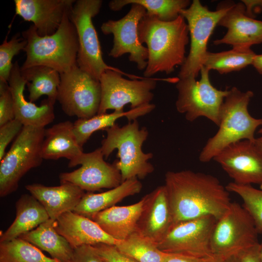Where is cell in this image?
I'll list each match as a JSON object with an SVG mask.
<instances>
[{"label":"cell","instance_id":"obj_1","mask_svg":"<svg viewBox=\"0 0 262 262\" xmlns=\"http://www.w3.org/2000/svg\"><path fill=\"white\" fill-rule=\"evenodd\" d=\"M164 185L173 225L206 215L218 220L231 202L226 186L210 174L190 170L168 171Z\"/></svg>","mask_w":262,"mask_h":262},{"label":"cell","instance_id":"obj_2","mask_svg":"<svg viewBox=\"0 0 262 262\" xmlns=\"http://www.w3.org/2000/svg\"><path fill=\"white\" fill-rule=\"evenodd\" d=\"M189 29L184 17L164 21L147 13L139 21L138 36L148 50L147 64L144 71L145 78L158 72L172 73L178 66H182L189 43Z\"/></svg>","mask_w":262,"mask_h":262},{"label":"cell","instance_id":"obj_3","mask_svg":"<svg viewBox=\"0 0 262 262\" xmlns=\"http://www.w3.org/2000/svg\"><path fill=\"white\" fill-rule=\"evenodd\" d=\"M72 7L65 12L54 33L40 36L33 24L22 33L27 45L23 50L26 58L20 67L21 70L43 66L61 74L77 64L79 42L76 30L70 18Z\"/></svg>","mask_w":262,"mask_h":262},{"label":"cell","instance_id":"obj_4","mask_svg":"<svg viewBox=\"0 0 262 262\" xmlns=\"http://www.w3.org/2000/svg\"><path fill=\"white\" fill-rule=\"evenodd\" d=\"M253 95L250 90L243 92L235 87L229 89L221 108L218 130L203 147L199 156L201 162L211 161L235 142H255V133L262 126V118H254L249 113L248 104Z\"/></svg>","mask_w":262,"mask_h":262},{"label":"cell","instance_id":"obj_5","mask_svg":"<svg viewBox=\"0 0 262 262\" xmlns=\"http://www.w3.org/2000/svg\"><path fill=\"white\" fill-rule=\"evenodd\" d=\"M104 131L106 137L100 148L105 159L117 150L119 160L113 164L120 172L122 181L132 178L142 179L154 171L153 165L149 162L153 153H145L142 148L148 131L145 127L140 128L136 119L121 127L115 124Z\"/></svg>","mask_w":262,"mask_h":262},{"label":"cell","instance_id":"obj_6","mask_svg":"<svg viewBox=\"0 0 262 262\" xmlns=\"http://www.w3.org/2000/svg\"><path fill=\"white\" fill-rule=\"evenodd\" d=\"M102 4L101 0H78L73 5L70 18L76 30L79 51L77 59L78 66L97 80L110 69L119 72L131 79H142L143 77L125 73L108 66L104 61L100 42L92 19L97 15Z\"/></svg>","mask_w":262,"mask_h":262},{"label":"cell","instance_id":"obj_7","mask_svg":"<svg viewBox=\"0 0 262 262\" xmlns=\"http://www.w3.org/2000/svg\"><path fill=\"white\" fill-rule=\"evenodd\" d=\"M45 131V128L23 126L10 149L0 160L1 197L15 192L21 178L41 164Z\"/></svg>","mask_w":262,"mask_h":262},{"label":"cell","instance_id":"obj_8","mask_svg":"<svg viewBox=\"0 0 262 262\" xmlns=\"http://www.w3.org/2000/svg\"><path fill=\"white\" fill-rule=\"evenodd\" d=\"M200 72L199 81L193 77L179 79L176 83L178 94L176 108L189 121L204 117L218 127L221 108L229 89L222 90L214 87L210 79V70L205 66H201Z\"/></svg>","mask_w":262,"mask_h":262},{"label":"cell","instance_id":"obj_9","mask_svg":"<svg viewBox=\"0 0 262 262\" xmlns=\"http://www.w3.org/2000/svg\"><path fill=\"white\" fill-rule=\"evenodd\" d=\"M232 3H225L215 11L210 10L199 0H194L190 6L181 11L186 20L190 38L189 54L180 67L178 77H197L207 52V44L213 31Z\"/></svg>","mask_w":262,"mask_h":262},{"label":"cell","instance_id":"obj_10","mask_svg":"<svg viewBox=\"0 0 262 262\" xmlns=\"http://www.w3.org/2000/svg\"><path fill=\"white\" fill-rule=\"evenodd\" d=\"M122 75L110 69L101 74L99 80L101 97L98 114L106 113L108 110L124 111L126 104H130L131 109H134L150 104L154 97L152 91L155 88L157 81L177 83L179 80L178 77L127 79Z\"/></svg>","mask_w":262,"mask_h":262},{"label":"cell","instance_id":"obj_11","mask_svg":"<svg viewBox=\"0 0 262 262\" xmlns=\"http://www.w3.org/2000/svg\"><path fill=\"white\" fill-rule=\"evenodd\" d=\"M258 235L252 218L243 206L231 202L216 222L211 240V252L225 259L259 243Z\"/></svg>","mask_w":262,"mask_h":262},{"label":"cell","instance_id":"obj_12","mask_svg":"<svg viewBox=\"0 0 262 262\" xmlns=\"http://www.w3.org/2000/svg\"><path fill=\"white\" fill-rule=\"evenodd\" d=\"M57 100L68 116L89 118L98 114L101 97L99 80L81 69L77 64L60 74Z\"/></svg>","mask_w":262,"mask_h":262},{"label":"cell","instance_id":"obj_13","mask_svg":"<svg viewBox=\"0 0 262 262\" xmlns=\"http://www.w3.org/2000/svg\"><path fill=\"white\" fill-rule=\"evenodd\" d=\"M217 221L206 215L175 224L157 246L165 253L211 258V240Z\"/></svg>","mask_w":262,"mask_h":262},{"label":"cell","instance_id":"obj_14","mask_svg":"<svg viewBox=\"0 0 262 262\" xmlns=\"http://www.w3.org/2000/svg\"><path fill=\"white\" fill-rule=\"evenodd\" d=\"M146 12L142 6L132 4L124 16L117 20H109L101 26L103 34L114 36L109 56L117 58L128 53L129 61L135 63L140 70H145L148 60L147 49L140 42L138 36V24Z\"/></svg>","mask_w":262,"mask_h":262},{"label":"cell","instance_id":"obj_15","mask_svg":"<svg viewBox=\"0 0 262 262\" xmlns=\"http://www.w3.org/2000/svg\"><path fill=\"white\" fill-rule=\"evenodd\" d=\"M240 185H259L262 189V153L255 142L242 140L222 149L213 159Z\"/></svg>","mask_w":262,"mask_h":262},{"label":"cell","instance_id":"obj_16","mask_svg":"<svg viewBox=\"0 0 262 262\" xmlns=\"http://www.w3.org/2000/svg\"><path fill=\"white\" fill-rule=\"evenodd\" d=\"M100 147L82 155L79 168L60 174V183H70L82 189L92 192L102 189H112L123 181L120 172L114 164L104 160Z\"/></svg>","mask_w":262,"mask_h":262},{"label":"cell","instance_id":"obj_17","mask_svg":"<svg viewBox=\"0 0 262 262\" xmlns=\"http://www.w3.org/2000/svg\"><path fill=\"white\" fill-rule=\"evenodd\" d=\"M218 25L227 29L225 35L213 44H227L234 48H251L262 43V21L248 16L242 2L232 3Z\"/></svg>","mask_w":262,"mask_h":262},{"label":"cell","instance_id":"obj_18","mask_svg":"<svg viewBox=\"0 0 262 262\" xmlns=\"http://www.w3.org/2000/svg\"><path fill=\"white\" fill-rule=\"evenodd\" d=\"M147 196L135 231L157 245L173 226V217L164 185L157 187Z\"/></svg>","mask_w":262,"mask_h":262},{"label":"cell","instance_id":"obj_19","mask_svg":"<svg viewBox=\"0 0 262 262\" xmlns=\"http://www.w3.org/2000/svg\"><path fill=\"white\" fill-rule=\"evenodd\" d=\"M75 0H15L16 15L32 22L37 33L45 36L54 33L59 27L65 12Z\"/></svg>","mask_w":262,"mask_h":262},{"label":"cell","instance_id":"obj_20","mask_svg":"<svg viewBox=\"0 0 262 262\" xmlns=\"http://www.w3.org/2000/svg\"><path fill=\"white\" fill-rule=\"evenodd\" d=\"M20 67L16 61L8 81L13 98L15 118L23 126L45 128L55 118L54 104L46 99L37 106L26 99L24 91L27 81L21 75Z\"/></svg>","mask_w":262,"mask_h":262},{"label":"cell","instance_id":"obj_21","mask_svg":"<svg viewBox=\"0 0 262 262\" xmlns=\"http://www.w3.org/2000/svg\"><path fill=\"white\" fill-rule=\"evenodd\" d=\"M55 224L57 231L73 249L98 244L116 246L121 242L107 234L91 218L73 211L62 214L55 221Z\"/></svg>","mask_w":262,"mask_h":262},{"label":"cell","instance_id":"obj_22","mask_svg":"<svg viewBox=\"0 0 262 262\" xmlns=\"http://www.w3.org/2000/svg\"><path fill=\"white\" fill-rule=\"evenodd\" d=\"M25 188L43 205L49 218L54 221L63 213L73 211L85 194L83 190L70 183L56 186L33 183L26 185Z\"/></svg>","mask_w":262,"mask_h":262},{"label":"cell","instance_id":"obj_23","mask_svg":"<svg viewBox=\"0 0 262 262\" xmlns=\"http://www.w3.org/2000/svg\"><path fill=\"white\" fill-rule=\"evenodd\" d=\"M41 153L45 160L66 158L69 167L79 165L83 152L74 134L73 123L65 121L45 129Z\"/></svg>","mask_w":262,"mask_h":262},{"label":"cell","instance_id":"obj_24","mask_svg":"<svg viewBox=\"0 0 262 262\" xmlns=\"http://www.w3.org/2000/svg\"><path fill=\"white\" fill-rule=\"evenodd\" d=\"M146 195L138 202L128 206H114L92 215L95 221L109 235L123 241L135 232L147 202Z\"/></svg>","mask_w":262,"mask_h":262},{"label":"cell","instance_id":"obj_25","mask_svg":"<svg viewBox=\"0 0 262 262\" xmlns=\"http://www.w3.org/2000/svg\"><path fill=\"white\" fill-rule=\"evenodd\" d=\"M16 216L0 236V243L19 237L49 219L43 205L32 195L24 194L16 203Z\"/></svg>","mask_w":262,"mask_h":262},{"label":"cell","instance_id":"obj_26","mask_svg":"<svg viewBox=\"0 0 262 262\" xmlns=\"http://www.w3.org/2000/svg\"><path fill=\"white\" fill-rule=\"evenodd\" d=\"M142 184L137 178L123 181L107 191L85 194L73 212L90 218L93 214L111 208L125 198L140 192Z\"/></svg>","mask_w":262,"mask_h":262},{"label":"cell","instance_id":"obj_27","mask_svg":"<svg viewBox=\"0 0 262 262\" xmlns=\"http://www.w3.org/2000/svg\"><path fill=\"white\" fill-rule=\"evenodd\" d=\"M19 237L48 252L51 258L60 262H70L72 257L74 249L58 233L55 221L50 218Z\"/></svg>","mask_w":262,"mask_h":262},{"label":"cell","instance_id":"obj_28","mask_svg":"<svg viewBox=\"0 0 262 262\" xmlns=\"http://www.w3.org/2000/svg\"><path fill=\"white\" fill-rule=\"evenodd\" d=\"M155 108V105L151 103L128 111H114L97 114L89 118H78L73 123V132L78 143L82 147L94 132L114 126L119 118L125 117L131 121L150 113Z\"/></svg>","mask_w":262,"mask_h":262},{"label":"cell","instance_id":"obj_29","mask_svg":"<svg viewBox=\"0 0 262 262\" xmlns=\"http://www.w3.org/2000/svg\"><path fill=\"white\" fill-rule=\"evenodd\" d=\"M20 70L21 75L27 81L30 101L34 102L43 95H46L47 99L55 104L60 82V75L58 72L43 66Z\"/></svg>","mask_w":262,"mask_h":262},{"label":"cell","instance_id":"obj_30","mask_svg":"<svg viewBox=\"0 0 262 262\" xmlns=\"http://www.w3.org/2000/svg\"><path fill=\"white\" fill-rule=\"evenodd\" d=\"M256 54L250 48H234L219 52L207 51L203 66L220 74L239 71L252 65Z\"/></svg>","mask_w":262,"mask_h":262},{"label":"cell","instance_id":"obj_31","mask_svg":"<svg viewBox=\"0 0 262 262\" xmlns=\"http://www.w3.org/2000/svg\"><path fill=\"white\" fill-rule=\"evenodd\" d=\"M191 3L189 0H113L109 2V7L111 10L117 11L127 5L137 4L144 7L147 14L162 21H170L177 18L181 11Z\"/></svg>","mask_w":262,"mask_h":262},{"label":"cell","instance_id":"obj_32","mask_svg":"<svg viewBox=\"0 0 262 262\" xmlns=\"http://www.w3.org/2000/svg\"><path fill=\"white\" fill-rule=\"evenodd\" d=\"M0 262H60L20 237L0 243Z\"/></svg>","mask_w":262,"mask_h":262},{"label":"cell","instance_id":"obj_33","mask_svg":"<svg viewBox=\"0 0 262 262\" xmlns=\"http://www.w3.org/2000/svg\"><path fill=\"white\" fill-rule=\"evenodd\" d=\"M115 246L120 251L138 262H163L166 255L156 244L137 231Z\"/></svg>","mask_w":262,"mask_h":262},{"label":"cell","instance_id":"obj_34","mask_svg":"<svg viewBox=\"0 0 262 262\" xmlns=\"http://www.w3.org/2000/svg\"><path fill=\"white\" fill-rule=\"evenodd\" d=\"M226 187L229 192L239 195L243 201V207L252 218L259 234L262 233V189L252 185H240L233 182Z\"/></svg>","mask_w":262,"mask_h":262},{"label":"cell","instance_id":"obj_35","mask_svg":"<svg viewBox=\"0 0 262 262\" xmlns=\"http://www.w3.org/2000/svg\"><path fill=\"white\" fill-rule=\"evenodd\" d=\"M27 45L26 40L20 37L19 33L15 34L9 40L6 36L0 46V81L8 82L13 65L12 59Z\"/></svg>","mask_w":262,"mask_h":262},{"label":"cell","instance_id":"obj_36","mask_svg":"<svg viewBox=\"0 0 262 262\" xmlns=\"http://www.w3.org/2000/svg\"><path fill=\"white\" fill-rule=\"evenodd\" d=\"M14 119V101L8 82L0 81V126Z\"/></svg>","mask_w":262,"mask_h":262},{"label":"cell","instance_id":"obj_37","mask_svg":"<svg viewBox=\"0 0 262 262\" xmlns=\"http://www.w3.org/2000/svg\"><path fill=\"white\" fill-rule=\"evenodd\" d=\"M91 246L104 262H138L120 251L115 245L98 244Z\"/></svg>","mask_w":262,"mask_h":262},{"label":"cell","instance_id":"obj_38","mask_svg":"<svg viewBox=\"0 0 262 262\" xmlns=\"http://www.w3.org/2000/svg\"><path fill=\"white\" fill-rule=\"evenodd\" d=\"M23 127L22 124L15 118L0 126V160L5 155L9 144L19 134Z\"/></svg>","mask_w":262,"mask_h":262},{"label":"cell","instance_id":"obj_39","mask_svg":"<svg viewBox=\"0 0 262 262\" xmlns=\"http://www.w3.org/2000/svg\"><path fill=\"white\" fill-rule=\"evenodd\" d=\"M70 262H104L91 246L83 245L74 249Z\"/></svg>","mask_w":262,"mask_h":262},{"label":"cell","instance_id":"obj_40","mask_svg":"<svg viewBox=\"0 0 262 262\" xmlns=\"http://www.w3.org/2000/svg\"><path fill=\"white\" fill-rule=\"evenodd\" d=\"M235 255L238 262H261L260 243L239 251Z\"/></svg>","mask_w":262,"mask_h":262},{"label":"cell","instance_id":"obj_41","mask_svg":"<svg viewBox=\"0 0 262 262\" xmlns=\"http://www.w3.org/2000/svg\"><path fill=\"white\" fill-rule=\"evenodd\" d=\"M208 259L179 254L166 253L163 262H205Z\"/></svg>","mask_w":262,"mask_h":262},{"label":"cell","instance_id":"obj_42","mask_svg":"<svg viewBox=\"0 0 262 262\" xmlns=\"http://www.w3.org/2000/svg\"><path fill=\"white\" fill-rule=\"evenodd\" d=\"M246 15L254 18V15L262 11V0H243Z\"/></svg>","mask_w":262,"mask_h":262},{"label":"cell","instance_id":"obj_43","mask_svg":"<svg viewBox=\"0 0 262 262\" xmlns=\"http://www.w3.org/2000/svg\"><path fill=\"white\" fill-rule=\"evenodd\" d=\"M252 65L257 71L262 75V53L256 55Z\"/></svg>","mask_w":262,"mask_h":262},{"label":"cell","instance_id":"obj_44","mask_svg":"<svg viewBox=\"0 0 262 262\" xmlns=\"http://www.w3.org/2000/svg\"><path fill=\"white\" fill-rule=\"evenodd\" d=\"M255 144L259 150L262 153V135L256 138Z\"/></svg>","mask_w":262,"mask_h":262},{"label":"cell","instance_id":"obj_45","mask_svg":"<svg viewBox=\"0 0 262 262\" xmlns=\"http://www.w3.org/2000/svg\"><path fill=\"white\" fill-rule=\"evenodd\" d=\"M224 259L218 256H213L209 258L205 262H223Z\"/></svg>","mask_w":262,"mask_h":262},{"label":"cell","instance_id":"obj_46","mask_svg":"<svg viewBox=\"0 0 262 262\" xmlns=\"http://www.w3.org/2000/svg\"><path fill=\"white\" fill-rule=\"evenodd\" d=\"M223 262H238L235 255L229 256L225 258Z\"/></svg>","mask_w":262,"mask_h":262},{"label":"cell","instance_id":"obj_47","mask_svg":"<svg viewBox=\"0 0 262 262\" xmlns=\"http://www.w3.org/2000/svg\"><path fill=\"white\" fill-rule=\"evenodd\" d=\"M262 240L261 243H260V256L261 262H262Z\"/></svg>","mask_w":262,"mask_h":262},{"label":"cell","instance_id":"obj_48","mask_svg":"<svg viewBox=\"0 0 262 262\" xmlns=\"http://www.w3.org/2000/svg\"><path fill=\"white\" fill-rule=\"evenodd\" d=\"M258 133L262 135V126L260 128L258 131Z\"/></svg>","mask_w":262,"mask_h":262}]
</instances>
